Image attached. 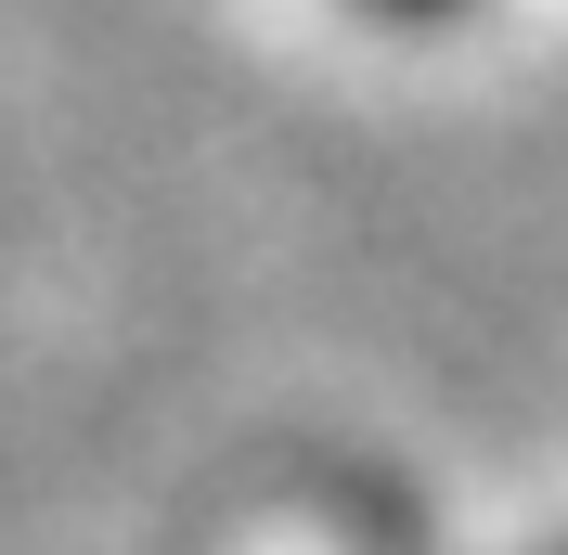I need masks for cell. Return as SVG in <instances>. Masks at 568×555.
I'll return each instance as SVG.
<instances>
[{
    "mask_svg": "<svg viewBox=\"0 0 568 555\" xmlns=\"http://www.w3.org/2000/svg\"><path fill=\"white\" fill-rule=\"evenodd\" d=\"M362 13H388V27H453L465 0H362Z\"/></svg>",
    "mask_w": 568,
    "mask_h": 555,
    "instance_id": "6da1fadb",
    "label": "cell"
}]
</instances>
